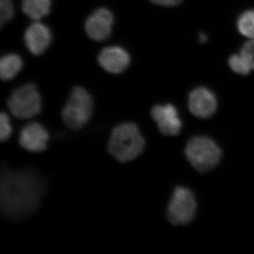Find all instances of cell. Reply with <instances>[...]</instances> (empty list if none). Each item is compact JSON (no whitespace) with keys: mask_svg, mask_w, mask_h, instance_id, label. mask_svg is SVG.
Wrapping results in <instances>:
<instances>
[{"mask_svg":"<svg viewBox=\"0 0 254 254\" xmlns=\"http://www.w3.org/2000/svg\"><path fill=\"white\" fill-rule=\"evenodd\" d=\"M44 183L34 171L5 170L1 176V208L12 220L28 217L38 208Z\"/></svg>","mask_w":254,"mask_h":254,"instance_id":"1","label":"cell"},{"mask_svg":"<svg viewBox=\"0 0 254 254\" xmlns=\"http://www.w3.org/2000/svg\"><path fill=\"white\" fill-rule=\"evenodd\" d=\"M145 141L139 128L133 123H123L114 128L108 150L122 163L131 161L144 149Z\"/></svg>","mask_w":254,"mask_h":254,"instance_id":"2","label":"cell"},{"mask_svg":"<svg viewBox=\"0 0 254 254\" xmlns=\"http://www.w3.org/2000/svg\"><path fill=\"white\" fill-rule=\"evenodd\" d=\"M189 161L200 173L215 168L221 160L222 152L215 141L205 136L190 138L185 149Z\"/></svg>","mask_w":254,"mask_h":254,"instance_id":"3","label":"cell"},{"mask_svg":"<svg viewBox=\"0 0 254 254\" xmlns=\"http://www.w3.org/2000/svg\"><path fill=\"white\" fill-rule=\"evenodd\" d=\"M93 111L91 95L83 87L76 86L64 107L62 116L66 126L71 129L79 130L89 121Z\"/></svg>","mask_w":254,"mask_h":254,"instance_id":"4","label":"cell"},{"mask_svg":"<svg viewBox=\"0 0 254 254\" xmlns=\"http://www.w3.org/2000/svg\"><path fill=\"white\" fill-rule=\"evenodd\" d=\"M7 105L16 118H31L41 113V96L36 85L26 83L12 92L8 98Z\"/></svg>","mask_w":254,"mask_h":254,"instance_id":"5","label":"cell"},{"mask_svg":"<svg viewBox=\"0 0 254 254\" xmlns=\"http://www.w3.org/2000/svg\"><path fill=\"white\" fill-rule=\"evenodd\" d=\"M197 204L191 190L178 187L174 190L168 208V218L173 225H187L194 217Z\"/></svg>","mask_w":254,"mask_h":254,"instance_id":"6","label":"cell"},{"mask_svg":"<svg viewBox=\"0 0 254 254\" xmlns=\"http://www.w3.org/2000/svg\"><path fill=\"white\" fill-rule=\"evenodd\" d=\"M114 16L109 9L105 7L95 10L85 23L87 35L95 41L108 39L112 33Z\"/></svg>","mask_w":254,"mask_h":254,"instance_id":"7","label":"cell"},{"mask_svg":"<svg viewBox=\"0 0 254 254\" xmlns=\"http://www.w3.org/2000/svg\"><path fill=\"white\" fill-rule=\"evenodd\" d=\"M151 116L158 125L160 131L166 136H176L182 129V121L178 111L171 104L155 105Z\"/></svg>","mask_w":254,"mask_h":254,"instance_id":"8","label":"cell"},{"mask_svg":"<svg viewBox=\"0 0 254 254\" xmlns=\"http://www.w3.org/2000/svg\"><path fill=\"white\" fill-rule=\"evenodd\" d=\"M189 108L196 118H210L217 109L216 97L205 87H198L193 90L189 96Z\"/></svg>","mask_w":254,"mask_h":254,"instance_id":"9","label":"cell"},{"mask_svg":"<svg viewBox=\"0 0 254 254\" xmlns=\"http://www.w3.org/2000/svg\"><path fill=\"white\" fill-rule=\"evenodd\" d=\"M98 63L103 69L112 73H121L128 67L131 57L125 48L109 46L103 48L98 55Z\"/></svg>","mask_w":254,"mask_h":254,"instance_id":"10","label":"cell"},{"mask_svg":"<svg viewBox=\"0 0 254 254\" xmlns=\"http://www.w3.org/2000/svg\"><path fill=\"white\" fill-rule=\"evenodd\" d=\"M25 45L30 53L40 55L48 49L53 39L50 28L41 22L31 23L24 33Z\"/></svg>","mask_w":254,"mask_h":254,"instance_id":"11","label":"cell"},{"mask_svg":"<svg viewBox=\"0 0 254 254\" xmlns=\"http://www.w3.org/2000/svg\"><path fill=\"white\" fill-rule=\"evenodd\" d=\"M48 141L49 134L48 131L38 123L28 124L20 132V145L32 153L44 151L48 147Z\"/></svg>","mask_w":254,"mask_h":254,"instance_id":"12","label":"cell"},{"mask_svg":"<svg viewBox=\"0 0 254 254\" xmlns=\"http://www.w3.org/2000/svg\"><path fill=\"white\" fill-rule=\"evenodd\" d=\"M23 67V60L15 53L4 55L0 60V76L4 81L12 80Z\"/></svg>","mask_w":254,"mask_h":254,"instance_id":"13","label":"cell"},{"mask_svg":"<svg viewBox=\"0 0 254 254\" xmlns=\"http://www.w3.org/2000/svg\"><path fill=\"white\" fill-rule=\"evenodd\" d=\"M51 0H22L21 9L26 16L38 21L50 14Z\"/></svg>","mask_w":254,"mask_h":254,"instance_id":"14","label":"cell"},{"mask_svg":"<svg viewBox=\"0 0 254 254\" xmlns=\"http://www.w3.org/2000/svg\"><path fill=\"white\" fill-rule=\"evenodd\" d=\"M237 29L242 36L254 38V9L248 10L239 16L237 19Z\"/></svg>","mask_w":254,"mask_h":254,"instance_id":"15","label":"cell"},{"mask_svg":"<svg viewBox=\"0 0 254 254\" xmlns=\"http://www.w3.org/2000/svg\"><path fill=\"white\" fill-rule=\"evenodd\" d=\"M228 64L232 71L238 74L247 75L252 70L250 64L240 53L230 56V58H229Z\"/></svg>","mask_w":254,"mask_h":254,"instance_id":"16","label":"cell"},{"mask_svg":"<svg viewBox=\"0 0 254 254\" xmlns=\"http://www.w3.org/2000/svg\"><path fill=\"white\" fill-rule=\"evenodd\" d=\"M14 15V6L12 0H0V23L2 26Z\"/></svg>","mask_w":254,"mask_h":254,"instance_id":"17","label":"cell"},{"mask_svg":"<svg viewBox=\"0 0 254 254\" xmlns=\"http://www.w3.org/2000/svg\"><path fill=\"white\" fill-rule=\"evenodd\" d=\"M12 133V127L9 116L4 113L0 115V139L6 141Z\"/></svg>","mask_w":254,"mask_h":254,"instance_id":"18","label":"cell"},{"mask_svg":"<svg viewBox=\"0 0 254 254\" xmlns=\"http://www.w3.org/2000/svg\"><path fill=\"white\" fill-rule=\"evenodd\" d=\"M240 54L247 60L252 70H254V38L246 42L241 48Z\"/></svg>","mask_w":254,"mask_h":254,"instance_id":"19","label":"cell"},{"mask_svg":"<svg viewBox=\"0 0 254 254\" xmlns=\"http://www.w3.org/2000/svg\"><path fill=\"white\" fill-rule=\"evenodd\" d=\"M153 4L163 6H175L180 4L183 0H149Z\"/></svg>","mask_w":254,"mask_h":254,"instance_id":"20","label":"cell"},{"mask_svg":"<svg viewBox=\"0 0 254 254\" xmlns=\"http://www.w3.org/2000/svg\"><path fill=\"white\" fill-rule=\"evenodd\" d=\"M198 41H199L200 43H204L208 41V37H207L205 33H199V35H198Z\"/></svg>","mask_w":254,"mask_h":254,"instance_id":"21","label":"cell"}]
</instances>
